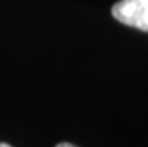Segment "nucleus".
<instances>
[{"instance_id":"3","label":"nucleus","mask_w":148,"mask_h":147,"mask_svg":"<svg viewBox=\"0 0 148 147\" xmlns=\"http://www.w3.org/2000/svg\"><path fill=\"white\" fill-rule=\"evenodd\" d=\"M0 147H12V146H9V144H6V143H0Z\"/></svg>"},{"instance_id":"1","label":"nucleus","mask_w":148,"mask_h":147,"mask_svg":"<svg viewBox=\"0 0 148 147\" xmlns=\"http://www.w3.org/2000/svg\"><path fill=\"white\" fill-rule=\"evenodd\" d=\"M111 12L121 24L148 32V0H120Z\"/></svg>"},{"instance_id":"2","label":"nucleus","mask_w":148,"mask_h":147,"mask_svg":"<svg viewBox=\"0 0 148 147\" xmlns=\"http://www.w3.org/2000/svg\"><path fill=\"white\" fill-rule=\"evenodd\" d=\"M56 147H76V146H73V144H71V143H60V144H57Z\"/></svg>"}]
</instances>
